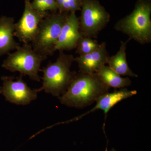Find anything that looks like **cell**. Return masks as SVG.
<instances>
[{
  "instance_id": "cell-18",
  "label": "cell",
  "mask_w": 151,
  "mask_h": 151,
  "mask_svg": "<svg viewBox=\"0 0 151 151\" xmlns=\"http://www.w3.org/2000/svg\"><path fill=\"white\" fill-rule=\"evenodd\" d=\"M104 151H116L115 149L112 148L111 150H108V149L106 148Z\"/></svg>"
},
{
  "instance_id": "cell-1",
  "label": "cell",
  "mask_w": 151,
  "mask_h": 151,
  "mask_svg": "<svg viewBox=\"0 0 151 151\" xmlns=\"http://www.w3.org/2000/svg\"><path fill=\"white\" fill-rule=\"evenodd\" d=\"M110 88L97 73L79 72L65 92L58 97L63 105L82 109L96 102L100 96L109 92Z\"/></svg>"
},
{
  "instance_id": "cell-13",
  "label": "cell",
  "mask_w": 151,
  "mask_h": 151,
  "mask_svg": "<svg viewBox=\"0 0 151 151\" xmlns=\"http://www.w3.org/2000/svg\"><path fill=\"white\" fill-rule=\"evenodd\" d=\"M131 40L129 38L127 41L121 42L119 51L115 55L109 56L107 63L110 68L120 76L138 77V75L130 68L127 62L126 50L127 43Z\"/></svg>"
},
{
  "instance_id": "cell-5",
  "label": "cell",
  "mask_w": 151,
  "mask_h": 151,
  "mask_svg": "<svg viewBox=\"0 0 151 151\" xmlns=\"http://www.w3.org/2000/svg\"><path fill=\"white\" fill-rule=\"evenodd\" d=\"M46 58L36 52L31 45L24 44L22 46L19 45L13 53L9 54L2 67L11 72L18 71L21 75H27L32 80L39 82L41 64Z\"/></svg>"
},
{
  "instance_id": "cell-17",
  "label": "cell",
  "mask_w": 151,
  "mask_h": 151,
  "mask_svg": "<svg viewBox=\"0 0 151 151\" xmlns=\"http://www.w3.org/2000/svg\"><path fill=\"white\" fill-rule=\"evenodd\" d=\"M58 10L56 0H45L41 10L42 13H47V11L56 12Z\"/></svg>"
},
{
  "instance_id": "cell-10",
  "label": "cell",
  "mask_w": 151,
  "mask_h": 151,
  "mask_svg": "<svg viewBox=\"0 0 151 151\" xmlns=\"http://www.w3.org/2000/svg\"><path fill=\"white\" fill-rule=\"evenodd\" d=\"M109 56L106 43L103 42L90 53L75 58V61L78 64L80 73H97L107 63Z\"/></svg>"
},
{
  "instance_id": "cell-15",
  "label": "cell",
  "mask_w": 151,
  "mask_h": 151,
  "mask_svg": "<svg viewBox=\"0 0 151 151\" xmlns=\"http://www.w3.org/2000/svg\"><path fill=\"white\" fill-rule=\"evenodd\" d=\"M100 44L91 37L83 36L78 40L76 45V52L80 55H84L95 50L100 46Z\"/></svg>"
},
{
  "instance_id": "cell-3",
  "label": "cell",
  "mask_w": 151,
  "mask_h": 151,
  "mask_svg": "<svg viewBox=\"0 0 151 151\" xmlns=\"http://www.w3.org/2000/svg\"><path fill=\"white\" fill-rule=\"evenodd\" d=\"M151 14V0H138L132 12L119 20L114 28L141 44L150 43Z\"/></svg>"
},
{
  "instance_id": "cell-4",
  "label": "cell",
  "mask_w": 151,
  "mask_h": 151,
  "mask_svg": "<svg viewBox=\"0 0 151 151\" xmlns=\"http://www.w3.org/2000/svg\"><path fill=\"white\" fill-rule=\"evenodd\" d=\"M68 13L47 14L42 20L32 42L34 50L45 57L52 55Z\"/></svg>"
},
{
  "instance_id": "cell-9",
  "label": "cell",
  "mask_w": 151,
  "mask_h": 151,
  "mask_svg": "<svg viewBox=\"0 0 151 151\" xmlns=\"http://www.w3.org/2000/svg\"><path fill=\"white\" fill-rule=\"evenodd\" d=\"M83 35L80 31L79 18L75 12L68 14L57 41L55 51L69 50L75 48Z\"/></svg>"
},
{
  "instance_id": "cell-8",
  "label": "cell",
  "mask_w": 151,
  "mask_h": 151,
  "mask_svg": "<svg viewBox=\"0 0 151 151\" xmlns=\"http://www.w3.org/2000/svg\"><path fill=\"white\" fill-rule=\"evenodd\" d=\"M35 9L30 0H25V7L22 17L15 23L14 36L24 44L32 41L42 20L47 15Z\"/></svg>"
},
{
  "instance_id": "cell-2",
  "label": "cell",
  "mask_w": 151,
  "mask_h": 151,
  "mask_svg": "<svg viewBox=\"0 0 151 151\" xmlns=\"http://www.w3.org/2000/svg\"><path fill=\"white\" fill-rule=\"evenodd\" d=\"M75 58L59 50L55 61L50 62L41 69L43 72L42 86L37 89L38 92L44 91L52 96L60 97L64 93L73 80L76 73L70 70Z\"/></svg>"
},
{
  "instance_id": "cell-16",
  "label": "cell",
  "mask_w": 151,
  "mask_h": 151,
  "mask_svg": "<svg viewBox=\"0 0 151 151\" xmlns=\"http://www.w3.org/2000/svg\"><path fill=\"white\" fill-rule=\"evenodd\" d=\"M56 2L60 13L81 10L82 0H56Z\"/></svg>"
},
{
  "instance_id": "cell-6",
  "label": "cell",
  "mask_w": 151,
  "mask_h": 151,
  "mask_svg": "<svg viewBox=\"0 0 151 151\" xmlns=\"http://www.w3.org/2000/svg\"><path fill=\"white\" fill-rule=\"evenodd\" d=\"M81 11L79 21L81 33L96 38L110 22V14L98 0H82Z\"/></svg>"
},
{
  "instance_id": "cell-12",
  "label": "cell",
  "mask_w": 151,
  "mask_h": 151,
  "mask_svg": "<svg viewBox=\"0 0 151 151\" xmlns=\"http://www.w3.org/2000/svg\"><path fill=\"white\" fill-rule=\"evenodd\" d=\"M137 93L136 90H129L126 88L111 93L108 92L100 96L96 101V104L94 108L85 115L99 110L103 111L106 116L114 105L122 100L136 95Z\"/></svg>"
},
{
  "instance_id": "cell-11",
  "label": "cell",
  "mask_w": 151,
  "mask_h": 151,
  "mask_svg": "<svg viewBox=\"0 0 151 151\" xmlns=\"http://www.w3.org/2000/svg\"><path fill=\"white\" fill-rule=\"evenodd\" d=\"M15 27L14 18H0V57L15 50L19 45L14 39Z\"/></svg>"
},
{
  "instance_id": "cell-14",
  "label": "cell",
  "mask_w": 151,
  "mask_h": 151,
  "mask_svg": "<svg viewBox=\"0 0 151 151\" xmlns=\"http://www.w3.org/2000/svg\"><path fill=\"white\" fill-rule=\"evenodd\" d=\"M101 80L109 87L125 88L130 86L132 81L129 77H122L108 66L103 65L97 73Z\"/></svg>"
},
{
  "instance_id": "cell-7",
  "label": "cell",
  "mask_w": 151,
  "mask_h": 151,
  "mask_svg": "<svg viewBox=\"0 0 151 151\" xmlns=\"http://www.w3.org/2000/svg\"><path fill=\"white\" fill-rule=\"evenodd\" d=\"M23 76L20 74L17 78L4 76L3 85L0 88V93L6 100L17 105H28L37 97V89H32L23 80Z\"/></svg>"
}]
</instances>
